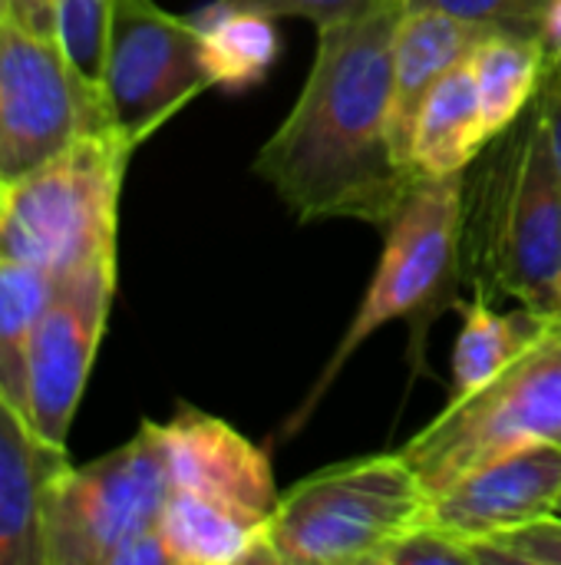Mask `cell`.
Segmentation results:
<instances>
[{"label": "cell", "mask_w": 561, "mask_h": 565, "mask_svg": "<svg viewBox=\"0 0 561 565\" xmlns=\"http://www.w3.org/2000/svg\"><path fill=\"white\" fill-rule=\"evenodd\" d=\"M403 7L407 0H377L367 13L317 30L304 89L255 156V175L298 222L354 218L387 228L420 182L390 139L393 33Z\"/></svg>", "instance_id": "6da1fadb"}, {"label": "cell", "mask_w": 561, "mask_h": 565, "mask_svg": "<svg viewBox=\"0 0 561 565\" xmlns=\"http://www.w3.org/2000/svg\"><path fill=\"white\" fill-rule=\"evenodd\" d=\"M370 288L350 318L341 344L317 374L314 387L284 420L281 437L291 440L317 414L347 361L390 321H410V361L423 367V344L440 315L460 311V281L466 275V185L463 175L420 179L393 218Z\"/></svg>", "instance_id": "7a4b0ae2"}, {"label": "cell", "mask_w": 561, "mask_h": 565, "mask_svg": "<svg viewBox=\"0 0 561 565\" xmlns=\"http://www.w3.org/2000/svg\"><path fill=\"white\" fill-rule=\"evenodd\" d=\"M479 199L466 209V271L486 295L561 311V179L539 109L493 139Z\"/></svg>", "instance_id": "3957f363"}, {"label": "cell", "mask_w": 561, "mask_h": 565, "mask_svg": "<svg viewBox=\"0 0 561 565\" xmlns=\"http://www.w3.org/2000/svg\"><path fill=\"white\" fill-rule=\"evenodd\" d=\"M136 142L106 129L0 185V258L63 278L116 258L119 195Z\"/></svg>", "instance_id": "277c9868"}, {"label": "cell", "mask_w": 561, "mask_h": 565, "mask_svg": "<svg viewBox=\"0 0 561 565\" xmlns=\"http://www.w3.org/2000/svg\"><path fill=\"white\" fill-rule=\"evenodd\" d=\"M427 500L403 454L324 467L281 493L268 523L274 565H374L384 546L427 520Z\"/></svg>", "instance_id": "5b68a950"}, {"label": "cell", "mask_w": 561, "mask_h": 565, "mask_svg": "<svg viewBox=\"0 0 561 565\" xmlns=\"http://www.w3.org/2000/svg\"><path fill=\"white\" fill-rule=\"evenodd\" d=\"M561 444V311L479 391L446 401L443 414L400 450L427 493L503 454Z\"/></svg>", "instance_id": "8992f818"}, {"label": "cell", "mask_w": 561, "mask_h": 565, "mask_svg": "<svg viewBox=\"0 0 561 565\" xmlns=\"http://www.w3.org/2000/svg\"><path fill=\"white\" fill-rule=\"evenodd\" d=\"M172 480L155 420L112 454L66 467L43 497V565H109L136 536L159 526Z\"/></svg>", "instance_id": "52a82bcc"}, {"label": "cell", "mask_w": 561, "mask_h": 565, "mask_svg": "<svg viewBox=\"0 0 561 565\" xmlns=\"http://www.w3.org/2000/svg\"><path fill=\"white\" fill-rule=\"evenodd\" d=\"M106 129H116L106 89L69 63L60 40L0 17V185Z\"/></svg>", "instance_id": "ba28073f"}, {"label": "cell", "mask_w": 561, "mask_h": 565, "mask_svg": "<svg viewBox=\"0 0 561 565\" xmlns=\"http://www.w3.org/2000/svg\"><path fill=\"white\" fill-rule=\"evenodd\" d=\"M103 89L112 126L136 146L212 89L192 17H175L152 0H112Z\"/></svg>", "instance_id": "9c48e42d"}, {"label": "cell", "mask_w": 561, "mask_h": 565, "mask_svg": "<svg viewBox=\"0 0 561 565\" xmlns=\"http://www.w3.org/2000/svg\"><path fill=\"white\" fill-rule=\"evenodd\" d=\"M116 295V258H99L56 278L26 354V420L33 434L66 450V437L96 361Z\"/></svg>", "instance_id": "30bf717a"}, {"label": "cell", "mask_w": 561, "mask_h": 565, "mask_svg": "<svg viewBox=\"0 0 561 565\" xmlns=\"http://www.w3.org/2000/svg\"><path fill=\"white\" fill-rule=\"evenodd\" d=\"M159 437L172 490L205 497L255 523H271L281 493L265 447L251 444L228 420L188 404L159 424Z\"/></svg>", "instance_id": "8fae6325"}, {"label": "cell", "mask_w": 561, "mask_h": 565, "mask_svg": "<svg viewBox=\"0 0 561 565\" xmlns=\"http://www.w3.org/2000/svg\"><path fill=\"white\" fill-rule=\"evenodd\" d=\"M561 444H536L479 463L427 500V520L470 540H489L559 513Z\"/></svg>", "instance_id": "7c38bea8"}, {"label": "cell", "mask_w": 561, "mask_h": 565, "mask_svg": "<svg viewBox=\"0 0 561 565\" xmlns=\"http://www.w3.org/2000/svg\"><path fill=\"white\" fill-rule=\"evenodd\" d=\"M496 30L489 23H476L456 17L450 10L430 3H407L397 33H393V96H390V139L400 166H410V129L423 96L443 79L453 66L466 63L479 40ZM417 175V172H413Z\"/></svg>", "instance_id": "4fadbf2b"}, {"label": "cell", "mask_w": 561, "mask_h": 565, "mask_svg": "<svg viewBox=\"0 0 561 565\" xmlns=\"http://www.w3.org/2000/svg\"><path fill=\"white\" fill-rule=\"evenodd\" d=\"M66 467V450L43 444L30 420L0 397V565H43V497Z\"/></svg>", "instance_id": "5bb4252c"}, {"label": "cell", "mask_w": 561, "mask_h": 565, "mask_svg": "<svg viewBox=\"0 0 561 565\" xmlns=\"http://www.w3.org/2000/svg\"><path fill=\"white\" fill-rule=\"evenodd\" d=\"M479 109L473 63L453 66L423 96L410 129V166L417 179L466 175L473 159L489 146Z\"/></svg>", "instance_id": "9a60e30c"}, {"label": "cell", "mask_w": 561, "mask_h": 565, "mask_svg": "<svg viewBox=\"0 0 561 565\" xmlns=\"http://www.w3.org/2000/svg\"><path fill=\"white\" fill-rule=\"evenodd\" d=\"M159 533L172 565H274L268 523H255L185 490L169 493Z\"/></svg>", "instance_id": "2e32d148"}, {"label": "cell", "mask_w": 561, "mask_h": 565, "mask_svg": "<svg viewBox=\"0 0 561 565\" xmlns=\"http://www.w3.org/2000/svg\"><path fill=\"white\" fill-rule=\"evenodd\" d=\"M470 63L486 132L489 139H499L536 103L546 79V50L532 33L496 26L479 40Z\"/></svg>", "instance_id": "e0dca14e"}, {"label": "cell", "mask_w": 561, "mask_h": 565, "mask_svg": "<svg viewBox=\"0 0 561 565\" xmlns=\"http://www.w3.org/2000/svg\"><path fill=\"white\" fill-rule=\"evenodd\" d=\"M202 36L208 83L225 93H245L268 79L281 56L278 23L255 10H228L205 3L192 13Z\"/></svg>", "instance_id": "ac0fdd59"}, {"label": "cell", "mask_w": 561, "mask_h": 565, "mask_svg": "<svg viewBox=\"0 0 561 565\" xmlns=\"http://www.w3.org/2000/svg\"><path fill=\"white\" fill-rule=\"evenodd\" d=\"M463 328L450 361V401L470 397L486 387L546 324L549 315L532 308H516L509 315L493 311L489 295L476 288V298L460 305Z\"/></svg>", "instance_id": "d6986e66"}, {"label": "cell", "mask_w": 561, "mask_h": 565, "mask_svg": "<svg viewBox=\"0 0 561 565\" xmlns=\"http://www.w3.org/2000/svg\"><path fill=\"white\" fill-rule=\"evenodd\" d=\"M56 291L43 268L0 258V397L26 417V354L33 328Z\"/></svg>", "instance_id": "ffe728a7"}, {"label": "cell", "mask_w": 561, "mask_h": 565, "mask_svg": "<svg viewBox=\"0 0 561 565\" xmlns=\"http://www.w3.org/2000/svg\"><path fill=\"white\" fill-rule=\"evenodd\" d=\"M112 0H56V40L69 63L103 86L106 46H109Z\"/></svg>", "instance_id": "44dd1931"}, {"label": "cell", "mask_w": 561, "mask_h": 565, "mask_svg": "<svg viewBox=\"0 0 561 565\" xmlns=\"http://www.w3.org/2000/svg\"><path fill=\"white\" fill-rule=\"evenodd\" d=\"M476 565H561V513L473 543Z\"/></svg>", "instance_id": "7402d4cb"}, {"label": "cell", "mask_w": 561, "mask_h": 565, "mask_svg": "<svg viewBox=\"0 0 561 565\" xmlns=\"http://www.w3.org/2000/svg\"><path fill=\"white\" fill-rule=\"evenodd\" d=\"M374 565H476V553L470 540L423 520L384 546Z\"/></svg>", "instance_id": "603a6c76"}, {"label": "cell", "mask_w": 561, "mask_h": 565, "mask_svg": "<svg viewBox=\"0 0 561 565\" xmlns=\"http://www.w3.org/2000/svg\"><path fill=\"white\" fill-rule=\"evenodd\" d=\"M407 3H430V7L450 10L456 17L476 20V23L519 30V33H532V36H539L542 13L549 7V0H407Z\"/></svg>", "instance_id": "cb8c5ba5"}, {"label": "cell", "mask_w": 561, "mask_h": 565, "mask_svg": "<svg viewBox=\"0 0 561 565\" xmlns=\"http://www.w3.org/2000/svg\"><path fill=\"white\" fill-rule=\"evenodd\" d=\"M212 3L228 7V10H255L271 20L301 17V20H311L317 30H327V26H337L367 13L377 0H212Z\"/></svg>", "instance_id": "d4e9b609"}, {"label": "cell", "mask_w": 561, "mask_h": 565, "mask_svg": "<svg viewBox=\"0 0 561 565\" xmlns=\"http://www.w3.org/2000/svg\"><path fill=\"white\" fill-rule=\"evenodd\" d=\"M536 109L546 129V142H549V156L552 166L561 179V70H546L542 89L536 96Z\"/></svg>", "instance_id": "484cf974"}, {"label": "cell", "mask_w": 561, "mask_h": 565, "mask_svg": "<svg viewBox=\"0 0 561 565\" xmlns=\"http://www.w3.org/2000/svg\"><path fill=\"white\" fill-rule=\"evenodd\" d=\"M109 565H172V556H169V546H165V540H162V533H159V526H155V530H149V533H142V536L129 540V543L112 556V563Z\"/></svg>", "instance_id": "4316f807"}, {"label": "cell", "mask_w": 561, "mask_h": 565, "mask_svg": "<svg viewBox=\"0 0 561 565\" xmlns=\"http://www.w3.org/2000/svg\"><path fill=\"white\" fill-rule=\"evenodd\" d=\"M13 20L40 36H56V0H7Z\"/></svg>", "instance_id": "83f0119b"}, {"label": "cell", "mask_w": 561, "mask_h": 565, "mask_svg": "<svg viewBox=\"0 0 561 565\" xmlns=\"http://www.w3.org/2000/svg\"><path fill=\"white\" fill-rule=\"evenodd\" d=\"M539 43L546 50V70H561V0H549L539 23Z\"/></svg>", "instance_id": "f1b7e54d"}, {"label": "cell", "mask_w": 561, "mask_h": 565, "mask_svg": "<svg viewBox=\"0 0 561 565\" xmlns=\"http://www.w3.org/2000/svg\"><path fill=\"white\" fill-rule=\"evenodd\" d=\"M0 17H10V10H7V0H0Z\"/></svg>", "instance_id": "f546056e"}, {"label": "cell", "mask_w": 561, "mask_h": 565, "mask_svg": "<svg viewBox=\"0 0 561 565\" xmlns=\"http://www.w3.org/2000/svg\"><path fill=\"white\" fill-rule=\"evenodd\" d=\"M559 513H561V503H559Z\"/></svg>", "instance_id": "4dcf8cb0"}]
</instances>
